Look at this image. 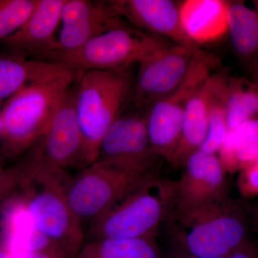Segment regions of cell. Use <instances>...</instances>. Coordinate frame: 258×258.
Masks as SVG:
<instances>
[{
	"label": "cell",
	"mask_w": 258,
	"mask_h": 258,
	"mask_svg": "<svg viewBox=\"0 0 258 258\" xmlns=\"http://www.w3.org/2000/svg\"><path fill=\"white\" fill-rule=\"evenodd\" d=\"M247 207L229 195L202 206L173 210L166 222L174 245L203 258H225L248 240Z\"/></svg>",
	"instance_id": "cell-1"
},
{
	"label": "cell",
	"mask_w": 258,
	"mask_h": 258,
	"mask_svg": "<svg viewBox=\"0 0 258 258\" xmlns=\"http://www.w3.org/2000/svg\"><path fill=\"white\" fill-rule=\"evenodd\" d=\"M66 171L28 162L22 170L20 187L32 225L55 244L64 258H76L82 248L83 222L66 196Z\"/></svg>",
	"instance_id": "cell-2"
},
{
	"label": "cell",
	"mask_w": 258,
	"mask_h": 258,
	"mask_svg": "<svg viewBox=\"0 0 258 258\" xmlns=\"http://www.w3.org/2000/svg\"><path fill=\"white\" fill-rule=\"evenodd\" d=\"M74 81L75 72L66 67L9 98L0 113V138L7 157H18L39 142Z\"/></svg>",
	"instance_id": "cell-3"
},
{
	"label": "cell",
	"mask_w": 258,
	"mask_h": 258,
	"mask_svg": "<svg viewBox=\"0 0 258 258\" xmlns=\"http://www.w3.org/2000/svg\"><path fill=\"white\" fill-rule=\"evenodd\" d=\"M175 196V181L153 176L91 221L88 241L156 238Z\"/></svg>",
	"instance_id": "cell-4"
},
{
	"label": "cell",
	"mask_w": 258,
	"mask_h": 258,
	"mask_svg": "<svg viewBox=\"0 0 258 258\" xmlns=\"http://www.w3.org/2000/svg\"><path fill=\"white\" fill-rule=\"evenodd\" d=\"M75 86V102L83 140L81 167L98 159L100 144L124 111L134 81L128 69L82 73Z\"/></svg>",
	"instance_id": "cell-5"
},
{
	"label": "cell",
	"mask_w": 258,
	"mask_h": 258,
	"mask_svg": "<svg viewBox=\"0 0 258 258\" xmlns=\"http://www.w3.org/2000/svg\"><path fill=\"white\" fill-rule=\"evenodd\" d=\"M154 167L120 159H98L70 179L66 196L81 221L91 222L155 176Z\"/></svg>",
	"instance_id": "cell-6"
},
{
	"label": "cell",
	"mask_w": 258,
	"mask_h": 258,
	"mask_svg": "<svg viewBox=\"0 0 258 258\" xmlns=\"http://www.w3.org/2000/svg\"><path fill=\"white\" fill-rule=\"evenodd\" d=\"M218 62L212 54L200 50L182 83L148 109L147 130L153 151L170 164L179 143L188 102L198 88L215 72Z\"/></svg>",
	"instance_id": "cell-7"
},
{
	"label": "cell",
	"mask_w": 258,
	"mask_h": 258,
	"mask_svg": "<svg viewBox=\"0 0 258 258\" xmlns=\"http://www.w3.org/2000/svg\"><path fill=\"white\" fill-rule=\"evenodd\" d=\"M201 48H191L152 35L138 62L134 81L136 106L148 109L182 83Z\"/></svg>",
	"instance_id": "cell-8"
},
{
	"label": "cell",
	"mask_w": 258,
	"mask_h": 258,
	"mask_svg": "<svg viewBox=\"0 0 258 258\" xmlns=\"http://www.w3.org/2000/svg\"><path fill=\"white\" fill-rule=\"evenodd\" d=\"M152 37L125 25L98 35L77 50L51 55L47 60L81 74L126 70L138 63Z\"/></svg>",
	"instance_id": "cell-9"
},
{
	"label": "cell",
	"mask_w": 258,
	"mask_h": 258,
	"mask_svg": "<svg viewBox=\"0 0 258 258\" xmlns=\"http://www.w3.org/2000/svg\"><path fill=\"white\" fill-rule=\"evenodd\" d=\"M83 148V136L76 113L75 86H73L45 134L30 152L47 167L66 171L73 166L81 167Z\"/></svg>",
	"instance_id": "cell-10"
},
{
	"label": "cell",
	"mask_w": 258,
	"mask_h": 258,
	"mask_svg": "<svg viewBox=\"0 0 258 258\" xmlns=\"http://www.w3.org/2000/svg\"><path fill=\"white\" fill-rule=\"evenodd\" d=\"M183 168L182 174L175 181L173 210L197 208L228 195L227 173L216 154L198 150Z\"/></svg>",
	"instance_id": "cell-11"
},
{
	"label": "cell",
	"mask_w": 258,
	"mask_h": 258,
	"mask_svg": "<svg viewBox=\"0 0 258 258\" xmlns=\"http://www.w3.org/2000/svg\"><path fill=\"white\" fill-rule=\"evenodd\" d=\"M66 0H38L26 21L3 42L13 55L37 56L46 60L55 50V31Z\"/></svg>",
	"instance_id": "cell-12"
},
{
	"label": "cell",
	"mask_w": 258,
	"mask_h": 258,
	"mask_svg": "<svg viewBox=\"0 0 258 258\" xmlns=\"http://www.w3.org/2000/svg\"><path fill=\"white\" fill-rule=\"evenodd\" d=\"M120 18L138 28L171 42L201 48L186 36L180 19V2L171 0H118L111 1Z\"/></svg>",
	"instance_id": "cell-13"
},
{
	"label": "cell",
	"mask_w": 258,
	"mask_h": 258,
	"mask_svg": "<svg viewBox=\"0 0 258 258\" xmlns=\"http://www.w3.org/2000/svg\"><path fill=\"white\" fill-rule=\"evenodd\" d=\"M157 154L149 141L147 113L123 112L105 134L98 159H120L155 166Z\"/></svg>",
	"instance_id": "cell-14"
},
{
	"label": "cell",
	"mask_w": 258,
	"mask_h": 258,
	"mask_svg": "<svg viewBox=\"0 0 258 258\" xmlns=\"http://www.w3.org/2000/svg\"><path fill=\"white\" fill-rule=\"evenodd\" d=\"M226 82L222 75L213 73L190 98L183 116L179 143L171 164L176 169L184 167L190 156L200 150L203 145L212 101Z\"/></svg>",
	"instance_id": "cell-15"
},
{
	"label": "cell",
	"mask_w": 258,
	"mask_h": 258,
	"mask_svg": "<svg viewBox=\"0 0 258 258\" xmlns=\"http://www.w3.org/2000/svg\"><path fill=\"white\" fill-rule=\"evenodd\" d=\"M180 19L186 36L200 47L212 43L228 31V2L185 0L180 2Z\"/></svg>",
	"instance_id": "cell-16"
},
{
	"label": "cell",
	"mask_w": 258,
	"mask_h": 258,
	"mask_svg": "<svg viewBox=\"0 0 258 258\" xmlns=\"http://www.w3.org/2000/svg\"><path fill=\"white\" fill-rule=\"evenodd\" d=\"M64 68L52 61L29 59L13 54L0 55V101Z\"/></svg>",
	"instance_id": "cell-17"
},
{
	"label": "cell",
	"mask_w": 258,
	"mask_h": 258,
	"mask_svg": "<svg viewBox=\"0 0 258 258\" xmlns=\"http://www.w3.org/2000/svg\"><path fill=\"white\" fill-rule=\"evenodd\" d=\"M258 153V118H252L227 132L217 157L227 174L242 170Z\"/></svg>",
	"instance_id": "cell-18"
},
{
	"label": "cell",
	"mask_w": 258,
	"mask_h": 258,
	"mask_svg": "<svg viewBox=\"0 0 258 258\" xmlns=\"http://www.w3.org/2000/svg\"><path fill=\"white\" fill-rule=\"evenodd\" d=\"M109 7L101 14L73 25L62 26L57 37L55 50L49 55L72 52L82 47L101 34L112 29L125 26L123 20L115 11L111 1Z\"/></svg>",
	"instance_id": "cell-19"
},
{
	"label": "cell",
	"mask_w": 258,
	"mask_h": 258,
	"mask_svg": "<svg viewBox=\"0 0 258 258\" xmlns=\"http://www.w3.org/2000/svg\"><path fill=\"white\" fill-rule=\"evenodd\" d=\"M232 47L242 57L258 54V12L240 2H228V31Z\"/></svg>",
	"instance_id": "cell-20"
},
{
	"label": "cell",
	"mask_w": 258,
	"mask_h": 258,
	"mask_svg": "<svg viewBox=\"0 0 258 258\" xmlns=\"http://www.w3.org/2000/svg\"><path fill=\"white\" fill-rule=\"evenodd\" d=\"M156 238L88 241L76 258H161Z\"/></svg>",
	"instance_id": "cell-21"
},
{
	"label": "cell",
	"mask_w": 258,
	"mask_h": 258,
	"mask_svg": "<svg viewBox=\"0 0 258 258\" xmlns=\"http://www.w3.org/2000/svg\"><path fill=\"white\" fill-rule=\"evenodd\" d=\"M225 111L228 130L253 118L258 111V94L251 90L230 86L227 83Z\"/></svg>",
	"instance_id": "cell-22"
},
{
	"label": "cell",
	"mask_w": 258,
	"mask_h": 258,
	"mask_svg": "<svg viewBox=\"0 0 258 258\" xmlns=\"http://www.w3.org/2000/svg\"><path fill=\"white\" fill-rule=\"evenodd\" d=\"M227 87V83L226 82L212 101L206 137L200 149L202 152L217 155L228 132L225 111Z\"/></svg>",
	"instance_id": "cell-23"
},
{
	"label": "cell",
	"mask_w": 258,
	"mask_h": 258,
	"mask_svg": "<svg viewBox=\"0 0 258 258\" xmlns=\"http://www.w3.org/2000/svg\"><path fill=\"white\" fill-rule=\"evenodd\" d=\"M38 0H0V42L14 34L26 21Z\"/></svg>",
	"instance_id": "cell-24"
},
{
	"label": "cell",
	"mask_w": 258,
	"mask_h": 258,
	"mask_svg": "<svg viewBox=\"0 0 258 258\" xmlns=\"http://www.w3.org/2000/svg\"><path fill=\"white\" fill-rule=\"evenodd\" d=\"M237 186L242 198L258 197V153L254 160L240 171Z\"/></svg>",
	"instance_id": "cell-25"
},
{
	"label": "cell",
	"mask_w": 258,
	"mask_h": 258,
	"mask_svg": "<svg viewBox=\"0 0 258 258\" xmlns=\"http://www.w3.org/2000/svg\"><path fill=\"white\" fill-rule=\"evenodd\" d=\"M21 185V175L18 166L10 169L0 168V202L9 198Z\"/></svg>",
	"instance_id": "cell-26"
},
{
	"label": "cell",
	"mask_w": 258,
	"mask_h": 258,
	"mask_svg": "<svg viewBox=\"0 0 258 258\" xmlns=\"http://www.w3.org/2000/svg\"><path fill=\"white\" fill-rule=\"evenodd\" d=\"M226 258H258V244L248 239Z\"/></svg>",
	"instance_id": "cell-27"
},
{
	"label": "cell",
	"mask_w": 258,
	"mask_h": 258,
	"mask_svg": "<svg viewBox=\"0 0 258 258\" xmlns=\"http://www.w3.org/2000/svg\"><path fill=\"white\" fill-rule=\"evenodd\" d=\"M12 258H61L55 254L42 252H27V251H13L9 252Z\"/></svg>",
	"instance_id": "cell-28"
},
{
	"label": "cell",
	"mask_w": 258,
	"mask_h": 258,
	"mask_svg": "<svg viewBox=\"0 0 258 258\" xmlns=\"http://www.w3.org/2000/svg\"><path fill=\"white\" fill-rule=\"evenodd\" d=\"M161 258H203L198 257V256L194 255L186 252L177 246L174 245V247L171 249L170 252H168L167 254H161ZM226 258V257H225Z\"/></svg>",
	"instance_id": "cell-29"
},
{
	"label": "cell",
	"mask_w": 258,
	"mask_h": 258,
	"mask_svg": "<svg viewBox=\"0 0 258 258\" xmlns=\"http://www.w3.org/2000/svg\"><path fill=\"white\" fill-rule=\"evenodd\" d=\"M247 208L249 212V216L252 217L253 222H254V225H255L258 230V203L257 205Z\"/></svg>",
	"instance_id": "cell-30"
},
{
	"label": "cell",
	"mask_w": 258,
	"mask_h": 258,
	"mask_svg": "<svg viewBox=\"0 0 258 258\" xmlns=\"http://www.w3.org/2000/svg\"><path fill=\"white\" fill-rule=\"evenodd\" d=\"M0 258H12L11 254L2 240H0Z\"/></svg>",
	"instance_id": "cell-31"
}]
</instances>
